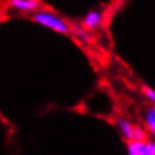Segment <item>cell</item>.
Instances as JSON below:
<instances>
[{"label": "cell", "mask_w": 155, "mask_h": 155, "mask_svg": "<svg viewBox=\"0 0 155 155\" xmlns=\"http://www.w3.org/2000/svg\"><path fill=\"white\" fill-rule=\"evenodd\" d=\"M127 155H155V142H129Z\"/></svg>", "instance_id": "cell-2"}, {"label": "cell", "mask_w": 155, "mask_h": 155, "mask_svg": "<svg viewBox=\"0 0 155 155\" xmlns=\"http://www.w3.org/2000/svg\"><path fill=\"white\" fill-rule=\"evenodd\" d=\"M103 24V13L99 9H92L90 11L82 20V25L87 30H95L100 28V25Z\"/></svg>", "instance_id": "cell-5"}, {"label": "cell", "mask_w": 155, "mask_h": 155, "mask_svg": "<svg viewBox=\"0 0 155 155\" xmlns=\"http://www.w3.org/2000/svg\"><path fill=\"white\" fill-rule=\"evenodd\" d=\"M4 18H5V17H4V15H3V12H0V24L4 21Z\"/></svg>", "instance_id": "cell-9"}, {"label": "cell", "mask_w": 155, "mask_h": 155, "mask_svg": "<svg viewBox=\"0 0 155 155\" xmlns=\"http://www.w3.org/2000/svg\"><path fill=\"white\" fill-rule=\"evenodd\" d=\"M142 94H143V96H145L147 100H149V101L155 104V90L145 86V87H142Z\"/></svg>", "instance_id": "cell-8"}, {"label": "cell", "mask_w": 155, "mask_h": 155, "mask_svg": "<svg viewBox=\"0 0 155 155\" xmlns=\"http://www.w3.org/2000/svg\"><path fill=\"white\" fill-rule=\"evenodd\" d=\"M9 5L22 13H36L41 9L40 0H9Z\"/></svg>", "instance_id": "cell-3"}, {"label": "cell", "mask_w": 155, "mask_h": 155, "mask_svg": "<svg viewBox=\"0 0 155 155\" xmlns=\"http://www.w3.org/2000/svg\"><path fill=\"white\" fill-rule=\"evenodd\" d=\"M116 125H117L120 133L124 137V139H126L127 143L129 142H134V133H135V127L137 125H134L131 121H129L125 117H120L116 121Z\"/></svg>", "instance_id": "cell-4"}, {"label": "cell", "mask_w": 155, "mask_h": 155, "mask_svg": "<svg viewBox=\"0 0 155 155\" xmlns=\"http://www.w3.org/2000/svg\"><path fill=\"white\" fill-rule=\"evenodd\" d=\"M33 21L40 24L45 28H48L53 32L61 33V34H67L71 32V26L64 18H62L58 15L50 12L46 9H40L36 13H33Z\"/></svg>", "instance_id": "cell-1"}, {"label": "cell", "mask_w": 155, "mask_h": 155, "mask_svg": "<svg viewBox=\"0 0 155 155\" xmlns=\"http://www.w3.org/2000/svg\"><path fill=\"white\" fill-rule=\"evenodd\" d=\"M143 124H145L146 130L155 138V104H151L145 110V113H143Z\"/></svg>", "instance_id": "cell-6"}, {"label": "cell", "mask_w": 155, "mask_h": 155, "mask_svg": "<svg viewBox=\"0 0 155 155\" xmlns=\"http://www.w3.org/2000/svg\"><path fill=\"white\" fill-rule=\"evenodd\" d=\"M71 33L74 34V37L76 40H79L83 44H90L92 41V34L90 33V30H87L82 24H72L71 25Z\"/></svg>", "instance_id": "cell-7"}]
</instances>
